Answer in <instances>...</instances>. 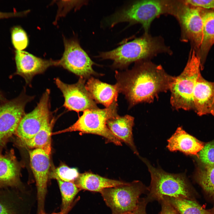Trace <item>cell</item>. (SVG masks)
Masks as SVG:
<instances>
[{
  "mask_svg": "<svg viewBox=\"0 0 214 214\" xmlns=\"http://www.w3.org/2000/svg\"><path fill=\"white\" fill-rule=\"evenodd\" d=\"M115 77L118 92L125 95L130 106L152 102L159 93L169 90L174 77L149 62H141L130 70L116 72Z\"/></svg>",
  "mask_w": 214,
  "mask_h": 214,
  "instance_id": "6da1fadb",
  "label": "cell"
},
{
  "mask_svg": "<svg viewBox=\"0 0 214 214\" xmlns=\"http://www.w3.org/2000/svg\"><path fill=\"white\" fill-rule=\"evenodd\" d=\"M170 50L161 38L145 33L144 35L114 50L100 53L98 56L102 59L112 60L114 67L122 68L133 62L146 59L160 53H169Z\"/></svg>",
  "mask_w": 214,
  "mask_h": 214,
  "instance_id": "7a4b0ae2",
  "label": "cell"
},
{
  "mask_svg": "<svg viewBox=\"0 0 214 214\" xmlns=\"http://www.w3.org/2000/svg\"><path fill=\"white\" fill-rule=\"evenodd\" d=\"M145 0L137 1L116 12L108 19L111 26L122 22L140 23L145 32L148 30L153 21L160 15L173 14L176 1Z\"/></svg>",
  "mask_w": 214,
  "mask_h": 214,
  "instance_id": "3957f363",
  "label": "cell"
},
{
  "mask_svg": "<svg viewBox=\"0 0 214 214\" xmlns=\"http://www.w3.org/2000/svg\"><path fill=\"white\" fill-rule=\"evenodd\" d=\"M147 165L151 177L149 192L146 198L148 202L160 201L164 197L192 199L190 185L183 174H173L152 166L146 159L142 158Z\"/></svg>",
  "mask_w": 214,
  "mask_h": 214,
  "instance_id": "277c9868",
  "label": "cell"
},
{
  "mask_svg": "<svg viewBox=\"0 0 214 214\" xmlns=\"http://www.w3.org/2000/svg\"><path fill=\"white\" fill-rule=\"evenodd\" d=\"M201 69L200 58L192 49L183 71L178 76L174 77L170 86V103L174 108L185 110L194 109L193 93Z\"/></svg>",
  "mask_w": 214,
  "mask_h": 214,
  "instance_id": "5b68a950",
  "label": "cell"
},
{
  "mask_svg": "<svg viewBox=\"0 0 214 214\" xmlns=\"http://www.w3.org/2000/svg\"><path fill=\"white\" fill-rule=\"evenodd\" d=\"M117 104L116 102H115L105 108H98L86 110L72 125L52 133V135L78 131L81 134L90 133L101 136L108 142L117 145H122L121 141L111 133L107 125L108 120L117 114Z\"/></svg>",
  "mask_w": 214,
  "mask_h": 214,
  "instance_id": "8992f818",
  "label": "cell"
},
{
  "mask_svg": "<svg viewBox=\"0 0 214 214\" xmlns=\"http://www.w3.org/2000/svg\"><path fill=\"white\" fill-rule=\"evenodd\" d=\"M146 190L140 181H136L126 185L103 189L100 193L113 214L133 212L136 208L140 195Z\"/></svg>",
  "mask_w": 214,
  "mask_h": 214,
  "instance_id": "52a82bcc",
  "label": "cell"
},
{
  "mask_svg": "<svg viewBox=\"0 0 214 214\" xmlns=\"http://www.w3.org/2000/svg\"><path fill=\"white\" fill-rule=\"evenodd\" d=\"M34 98L24 91L17 97L0 105V148L4 147L15 134L19 124L25 114L26 104Z\"/></svg>",
  "mask_w": 214,
  "mask_h": 214,
  "instance_id": "ba28073f",
  "label": "cell"
},
{
  "mask_svg": "<svg viewBox=\"0 0 214 214\" xmlns=\"http://www.w3.org/2000/svg\"><path fill=\"white\" fill-rule=\"evenodd\" d=\"M178 2L174 14L178 20L183 41H190L197 53L203 39L202 9Z\"/></svg>",
  "mask_w": 214,
  "mask_h": 214,
  "instance_id": "9c48e42d",
  "label": "cell"
},
{
  "mask_svg": "<svg viewBox=\"0 0 214 214\" xmlns=\"http://www.w3.org/2000/svg\"><path fill=\"white\" fill-rule=\"evenodd\" d=\"M50 93V90L46 89L34 109L22 117L15 133L20 142L32 138L52 119Z\"/></svg>",
  "mask_w": 214,
  "mask_h": 214,
  "instance_id": "30bf717a",
  "label": "cell"
},
{
  "mask_svg": "<svg viewBox=\"0 0 214 214\" xmlns=\"http://www.w3.org/2000/svg\"><path fill=\"white\" fill-rule=\"evenodd\" d=\"M64 51L59 60V66L68 70L80 78H90L96 72L92 68L95 63L76 40H64Z\"/></svg>",
  "mask_w": 214,
  "mask_h": 214,
  "instance_id": "8fae6325",
  "label": "cell"
},
{
  "mask_svg": "<svg viewBox=\"0 0 214 214\" xmlns=\"http://www.w3.org/2000/svg\"><path fill=\"white\" fill-rule=\"evenodd\" d=\"M85 80L80 78L76 83L69 84L64 83L58 78L55 79L56 84L64 97L63 106L69 110L78 112L98 108L86 88Z\"/></svg>",
  "mask_w": 214,
  "mask_h": 214,
  "instance_id": "7c38bea8",
  "label": "cell"
},
{
  "mask_svg": "<svg viewBox=\"0 0 214 214\" xmlns=\"http://www.w3.org/2000/svg\"><path fill=\"white\" fill-rule=\"evenodd\" d=\"M30 165L37 190L38 207L43 211L50 166V155L43 150L36 149L29 152Z\"/></svg>",
  "mask_w": 214,
  "mask_h": 214,
  "instance_id": "4fadbf2b",
  "label": "cell"
},
{
  "mask_svg": "<svg viewBox=\"0 0 214 214\" xmlns=\"http://www.w3.org/2000/svg\"><path fill=\"white\" fill-rule=\"evenodd\" d=\"M15 74L22 77L30 85L35 75L43 73L51 66H59V60L43 59L23 51H15Z\"/></svg>",
  "mask_w": 214,
  "mask_h": 214,
  "instance_id": "5bb4252c",
  "label": "cell"
},
{
  "mask_svg": "<svg viewBox=\"0 0 214 214\" xmlns=\"http://www.w3.org/2000/svg\"><path fill=\"white\" fill-rule=\"evenodd\" d=\"M193 98L194 109L198 115H214V82L206 80L201 74L196 80Z\"/></svg>",
  "mask_w": 214,
  "mask_h": 214,
  "instance_id": "9a60e30c",
  "label": "cell"
},
{
  "mask_svg": "<svg viewBox=\"0 0 214 214\" xmlns=\"http://www.w3.org/2000/svg\"><path fill=\"white\" fill-rule=\"evenodd\" d=\"M20 167L13 150L0 153V188L19 187L21 184Z\"/></svg>",
  "mask_w": 214,
  "mask_h": 214,
  "instance_id": "2e32d148",
  "label": "cell"
},
{
  "mask_svg": "<svg viewBox=\"0 0 214 214\" xmlns=\"http://www.w3.org/2000/svg\"><path fill=\"white\" fill-rule=\"evenodd\" d=\"M167 147L171 152L180 151L187 155H196L204 146L203 144L179 127L168 140Z\"/></svg>",
  "mask_w": 214,
  "mask_h": 214,
  "instance_id": "e0dca14e",
  "label": "cell"
},
{
  "mask_svg": "<svg viewBox=\"0 0 214 214\" xmlns=\"http://www.w3.org/2000/svg\"><path fill=\"white\" fill-rule=\"evenodd\" d=\"M134 118L126 115L120 116L117 114L108 119L107 126L111 133L121 141H123L129 146L135 154L138 152L133 142L132 128Z\"/></svg>",
  "mask_w": 214,
  "mask_h": 214,
  "instance_id": "ac0fdd59",
  "label": "cell"
},
{
  "mask_svg": "<svg viewBox=\"0 0 214 214\" xmlns=\"http://www.w3.org/2000/svg\"><path fill=\"white\" fill-rule=\"evenodd\" d=\"M85 87L93 100L106 108L117 101L118 92L115 84H108L91 77L85 84Z\"/></svg>",
  "mask_w": 214,
  "mask_h": 214,
  "instance_id": "d6986e66",
  "label": "cell"
},
{
  "mask_svg": "<svg viewBox=\"0 0 214 214\" xmlns=\"http://www.w3.org/2000/svg\"><path fill=\"white\" fill-rule=\"evenodd\" d=\"M75 184L80 189L100 192L104 189L126 185L128 183L104 177L91 172L79 174Z\"/></svg>",
  "mask_w": 214,
  "mask_h": 214,
  "instance_id": "ffe728a7",
  "label": "cell"
},
{
  "mask_svg": "<svg viewBox=\"0 0 214 214\" xmlns=\"http://www.w3.org/2000/svg\"><path fill=\"white\" fill-rule=\"evenodd\" d=\"M203 39L196 53L200 59L201 69L210 49L214 44V11L202 12Z\"/></svg>",
  "mask_w": 214,
  "mask_h": 214,
  "instance_id": "44dd1931",
  "label": "cell"
},
{
  "mask_svg": "<svg viewBox=\"0 0 214 214\" xmlns=\"http://www.w3.org/2000/svg\"><path fill=\"white\" fill-rule=\"evenodd\" d=\"M54 119L47 123L31 138L20 141L21 145L30 148L39 149L50 155L51 152V136Z\"/></svg>",
  "mask_w": 214,
  "mask_h": 214,
  "instance_id": "7402d4cb",
  "label": "cell"
},
{
  "mask_svg": "<svg viewBox=\"0 0 214 214\" xmlns=\"http://www.w3.org/2000/svg\"><path fill=\"white\" fill-rule=\"evenodd\" d=\"M163 199L170 204L178 214H213V209H205L193 200L168 197Z\"/></svg>",
  "mask_w": 214,
  "mask_h": 214,
  "instance_id": "603a6c76",
  "label": "cell"
},
{
  "mask_svg": "<svg viewBox=\"0 0 214 214\" xmlns=\"http://www.w3.org/2000/svg\"><path fill=\"white\" fill-rule=\"evenodd\" d=\"M195 178L206 194L214 200V165L199 167Z\"/></svg>",
  "mask_w": 214,
  "mask_h": 214,
  "instance_id": "cb8c5ba5",
  "label": "cell"
},
{
  "mask_svg": "<svg viewBox=\"0 0 214 214\" xmlns=\"http://www.w3.org/2000/svg\"><path fill=\"white\" fill-rule=\"evenodd\" d=\"M62 195V209L72 204L75 197L80 190L73 182L57 180Z\"/></svg>",
  "mask_w": 214,
  "mask_h": 214,
  "instance_id": "d4e9b609",
  "label": "cell"
},
{
  "mask_svg": "<svg viewBox=\"0 0 214 214\" xmlns=\"http://www.w3.org/2000/svg\"><path fill=\"white\" fill-rule=\"evenodd\" d=\"M13 193L9 188H0V214H17Z\"/></svg>",
  "mask_w": 214,
  "mask_h": 214,
  "instance_id": "484cf974",
  "label": "cell"
},
{
  "mask_svg": "<svg viewBox=\"0 0 214 214\" xmlns=\"http://www.w3.org/2000/svg\"><path fill=\"white\" fill-rule=\"evenodd\" d=\"M79 174L76 168H71L65 165H62L54 169L51 174V176L57 180L74 182Z\"/></svg>",
  "mask_w": 214,
  "mask_h": 214,
  "instance_id": "4316f807",
  "label": "cell"
},
{
  "mask_svg": "<svg viewBox=\"0 0 214 214\" xmlns=\"http://www.w3.org/2000/svg\"><path fill=\"white\" fill-rule=\"evenodd\" d=\"M11 38L12 44L16 50L23 51L28 45L27 34L20 26H14L12 29Z\"/></svg>",
  "mask_w": 214,
  "mask_h": 214,
  "instance_id": "83f0119b",
  "label": "cell"
},
{
  "mask_svg": "<svg viewBox=\"0 0 214 214\" xmlns=\"http://www.w3.org/2000/svg\"><path fill=\"white\" fill-rule=\"evenodd\" d=\"M198 155L197 158L202 166L214 165V140L204 145Z\"/></svg>",
  "mask_w": 214,
  "mask_h": 214,
  "instance_id": "f1b7e54d",
  "label": "cell"
},
{
  "mask_svg": "<svg viewBox=\"0 0 214 214\" xmlns=\"http://www.w3.org/2000/svg\"><path fill=\"white\" fill-rule=\"evenodd\" d=\"M185 3L194 7L204 9H214V0H187Z\"/></svg>",
  "mask_w": 214,
  "mask_h": 214,
  "instance_id": "f546056e",
  "label": "cell"
},
{
  "mask_svg": "<svg viewBox=\"0 0 214 214\" xmlns=\"http://www.w3.org/2000/svg\"><path fill=\"white\" fill-rule=\"evenodd\" d=\"M161 204V210L160 214H178L170 204L165 199L160 201Z\"/></svg>",
  "mask_w": 214,
  "mask_h": 214,
  "instance_id": "4dcf8cb0",
  "label": "cell"
},
{
  "mask_svg": "<svg viewBox=\"0 0 214 214\" xmlns=\"http://www.w3.org/2000/svg\"><path fill=\"white\" fill-rule=\"evenodd\" d=\"M148 202L146 198L139 200L136 208L133 212L134 214H147L146 208Z\"/></svg>",
  "mask_w": 214,
  "mask_h": 214,
  "instance_id": "1f68e13d",
  "label": "cell"
},
{
  "mask_svg": "<svg viewBox=\"0 0 214 214\" xmlns=\"http://www.w3.org/2000/svg\"><path fill=\"white\" fill-rule=\"evenodd\" d=\"M26 11L21 12H0V19L21 16L26 14Z\"/></svg>",
  "mask_w": 214,
  "mask_h": 214,
  "instance_id": "d6a6232c",
  "label": "cell"
},
{
  "mask_svg": "<svg viewBox=\"0 0 214 214\" xmlns=\"http://www.w3.org/2000/svg\"><path fill=\"white\" fill-rule=\"evenodd\" d=\"M72 204L66 209H62L60 212L58 213H54L51 214H46L44 213L43 211L40 213L39 214H67L71 208L72 207Z\"/></svg>",
  "mask_w": 214,
  "mask_h": 214,
  "instance_id": "836d02e7",
  "label": "cell"
},
{
  "mask_svg": "<svg viewBox=\"0 0 214 214\" xmlns=\"http://www.w3.org/2000/svg\"><path fill=\"white\" fill-rule=\"evenodd\" d=\"M7 101L6 98L0 91V102L3 103Z\"/></svg>",
  "mask_w": 214,
  "mask_h": 214,
  "instance_id": "e575fe53",
  "label": "cell"
},
{
  "mask_svg": "<svg viewBox=\"0 0 214 214\" xmlns=\"http://www.w3.org/2000/svg\"><path fill=\"white\" fill-rule=\"evenodd\" d=\"M121 214H134L133 212H129Z\"/></svg>",
  "mask_w": 214,
  "mask_h": 214,
  "instance_id": "d590c367",
  "label": "cell"
},
{
  "mask_svg": "<svg viewBox=\"0 0 214 214\" xmlns=\"http://www.w3.org/2000/svg\"><path fill=\"white\" fill-rule=\"evenodd\" d=\"M213 214H214V208L213 209Z\"/></svg>",
  "mask_w": 214,
  "mask_h": 214,
  "instance_id": "8d00e7d4",
  "label": "cell"
}]
</instances>
